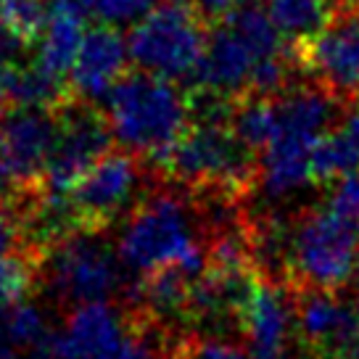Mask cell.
I'll list each match as a JSON object with an SVG mask.
<instances>
[{
  "instance_id": "cell-1",
  "label": "cell",
  "mask_w": 359,
  "mask_h": 359,
  "mask_svg": "<svg viewBox=\"0 0 359 359\" xmlns=\"http://www.w3.org/2000/svg\"><path fill=\"white\" fill-rule=\"evenodd\" d=\"M341 98L323 85H296L275 95V133L259 154V188L283 201L312 182V154L341 116Z\"/></svg>"
},
{
  "instance_id": "cell-2",
  "label": "cell",
  "mask_w": 359,
  "mask_h": 359,
  "mask_svg": "<svg viewBox=\"0 0 359 359\" xmlns=\"http://www.w3.org/2000/svg\"><path fill=\"white\" fill-rule=\"evenodd\" d=\"M188 196L177 191H154L127 214L116 243L119 259L137 278L169 264H180L193 278L209 267V241L201 238V222Z\"/></svg>"
},
{
  "instance_id": "cell-3",
  "label": "cell",
  "mask_w": 359,
  "mask_h": 359,
  "mask_svg": "<svg viewBox=\"0 0 359 359\" xmlns=\"http://www.w3.org/2000/svg\"><path fill=\"white\" fill-rule=\"evenodd\" d=\"M193 98L175 79L156 74H124L106 95V119L114 140L137 156L161 164L188 133Z\"/></svg>"
},
{
  "instance_id": "cell-4",
  "label": "cell",
  "mask_w": 359,
  "mask_h": 359,
  "mask_svg": "<svg viewBox=\"0 0 359 359\" xmlns=\"http://www.w3.org/2000/svg\"><path fill=\"white\" fill-rule=\"evenodd\" d=\"M285 37L269 11L254 3L236 6L209 29L206 53L198 67V90H209L227 101H241L251 93L254 72L269 58L288 56Z\"/></svg>"
},
{
  "instance_id": "cell-5",
  "label": "cell",
  "mask_w": 359,
  "mask_h": 359,
  "mask_svg": "<svg viewBox=\"0 0 359 359\" xmlns=\"http://www.w3.org/2000/svg\"><path fill=\"white\" fill-rule=\"evenodd\" d=\"M158 167L188 191L217 193L236 201L259 185V154L224 119L191 122L188 133Z\"/></svg>"
},
{
  "instance_id": "cell-6",
  "label": "cell",
  "mask_w": 359,
  "mask_h": 359,
  "mask_svg": "<svg viewBox=\"0 0 359 359\" xmlns=\"http://www.w3.org/2000/svg\"><path fill=\"white\" fill-rule=\"evenodd\" d=\"M359 236L325 203L304 212L285 233V283L291 288H344L357 269Z\"/></svg>"
},
{
  "instance_id": "cell-7",
  "label": "cell",
  "mask_w": 359,
  "mask_h": 359,
  "mask_svg": "<svg viewBox=\"0 0 359 359\" xmlns=\"http://www.w3.org/2000/svg\"><path fill=\"white\" fill-rule=\"evenodd\" d=\"M209 27L191 0H164L127 37L130 58L140 72L167 79H188L198 74L206 53Z\"/></svg>"
},
{
  "instance_id": "cell-8",
  "label": "cell",
  "mask_w": 359,
  "mask_h": 359,
  "mask_svg": "<svg viewBox=\"0 0 359 359\" xmlns=\"http://www.w3.org/2000/svg\"><path fill=\"white\" fill-rule=\"evenodd\" d=\"M119 251L103 238V230L77 227L50 243L40 275L58 302L79 306L111 302L124 285Z\"/></svg>"
},
{
  "instance_id": "cell-9",
  "label": "cell",
  "mask_w": 359,
  "mask_h": 359,
  "mask_svg": "<svg viewBox=\"0 0 359 359\" xmlns=\"http://www.w3.org/2000/svg\"><path fill=\"white\" fill-rule=\"evenodd\" d=\"M58 137L50 106H11L0 111V196L22 193L45 180Z\"/></svg>"
},
{
  "instance_id": "cell-10",
  "label": "cell",
  "mask_w": 359,
  "mask_h": 359,
  "mask_svg": "<svg viewBox=\"0 0 359 359\" xmlns=\"http://www.w3.org/2000/svg\"><path fill=\"white\" fill-rule=\"evenodd\" d=\"M146 196V167L140 156L130 151H109L69 193L79 227L103 233L111 222L133 212Z\"/></svg>"
},
{
  "instance_id": "cell-11",
  "label": "cell",
  "mask_w": 359,
  "mask_h": 359,
  "mask_svg": "<svg viewBox=\"0 0 359 359\" xmlns=\"http://www.w3.org/2000/svg\"><path fill=\"white\" fill-rule=\"evenodd\" d=\"M111 124L95 103L79 101L58 114V137L48 169L45 191L72 193V188L111 151Z\"/></svg>"
},
{
  "instance_id": "cell-12",
  "label": "cell",
  "mask_w": 359,
  "mask_h": 359,
  "mask_svg": "<svg viewBox=\"0 0 359 359\" xmlns=\"http://www.w3.org/2000/svg\"><path fill=\"white\" fill-rule=\"evenodd\" d=\"M299 67L341 101L359 98V11H338L323 32L296 45Z\"/></svg>"
},
{
  "instance_id": "cell-13",
  "label": "cell",
  "mask_w": 359,
  "mask_h": 359,
  "mask_svg": "<svg viewBox=\"0 0 359 359\" xmlns=\"http://www.w3.org/2000/svg\"><path fill=\"white\" fill-rule=\"evenodd\" d=\"M130 58V45L116 27L98 24L85 32L74 64L69 69V90L79 101L101 103L116 82L124 77Z\"/></svg>"
},
{
  "instance_id": "cell-14",
  "label": "cell",
  "mask_w": 359,
  "mask_h": 359,
  "mask_svg": "<svg viewBox=\"0 0 359 359\" xmlns=\"http://www.w3.org/2000/svg\"><path fill=\"white\" fill-rule=\"evenodd\" d=\"M238 327L251 346V354L283 351L296 330V293L288 283L259 275L238 314Z\"/></svg>"
},
{
  "instance_id": "cell-15",
  "label": "cell",
  "mask_w": 359,
  "mask_h": 359,
  "mask_svg": "<svg viewBox=\"0 0 359 359\" xmlns=\"http://www.w3.org/2000/svg\"><path fill=\"white\" fill-rule=\"evenodd\" d=\"M85 22L88 16L82 13L77 0H48L43 27L37 32L34 61L56 77H69V69L74 64V56L88 32Z\"/></svg>"
},
{
  "instance_id": "cell-16",
  "label": "cell",
  "mask_w": 359,
  "mask_h": 359,
  "mask_svg": "<svg viewBox=\"0 0 359 359\" xmlns=\"http://www.w3.org/2000/svg\"><path fill=\"white\" fill-rule=\"evenodd\" d=\"M359 169V106L341 111L312 154V182H336Z\"/></svg>"
},
{
  "instance_id": "cell-17",
  "label": "cell",
  "mask_w": 359,
  "mask_h": 359,
  "mask_svg": "<svg viewBox=\"0 0 359 359\" xmlns=\"http://www.w3.org/2000/svg\"><path fill=\"white\" fill-rule=\"evenodd\" d=\"M67 85L64 79L45 72L37 61L19 64L13 69L0 72V106H56L64 101Z\"/></svg>"
},
{
  "instance_id": "cell-18",
  "label": "cell",
  "mask_w": 359,
  "mask_h": 359,
  "mask_svg": "<svg viewBox=\"0 0 359 359\" xmlns=\"http://www.w3.org/2000/svg\"><path fill=\"white\" fill-rule=\"evenodd\" d=\"M50 336L45 312L32 302L0 306V359L29 357Z\"/></svg>"
},
{
  "instance_id": "cell-19",
  "label": "cell",
  "mask_w": 359,
  "mask_h": 359,
  "mask_svg": "<svg viewBox=\"0 0 359 359\" xmlns=\"http://www.w3.org/2000/svg\"><path fill=\"white\" fill-rule=\"evenodd\" d=\"M267 11L288 43L302 45L325 29L341 11V0H269Z\"/></svg>"
},
{
  "instance_id": "cell-20",
  "label": "cell",
  "mask_w": 359,
  "mask_h": 359,
  "mask_svg": "<svg viewBox=\"0 0 359 359\" xmlns=\"http://www.w3.org/2000/svg\"><path fill=\"white\" fill-rule=\"evenodd\" d=\"M82 13L106 27H135L158 6V0H77Z\"/></svg>"
},
{
  "instance_id": "cell-21",
  "label": "cell",
  "mask_w": 359,
  "mask_h": 359,
  "mask_svg": "<svg viewBox=\"0 0 359 359\" xmlns=\"http://www.w3.org/2000/svg\"><path fill=\"white\" fill-rule=\"evenodd\" d=\"M40 267L29 257L11 254L0 259V306H11L16 302H24L34 285Z\"/></svg>"
},
{
  "instance_id": "cell-22",
  "label": "cell",
  "mask_w": 359,
  "mask_h": 359,
  "mask_svg": "<svg viewBox=\"0 0 359 359\" xmlns=\"http://www.w3.org/2000/svg\"><path fill=\"white\" fill-rule=\"evenodd\" d=\"M325 206L359 236V169L336 180L333 191L327 193Z\"/></svg>"
},
{
  "instance_id": "cell-23",
  "label": "cell",
  "mask_w": 359,
  "mask_h": 359,
  "mask_svg": "<svg viewBox=\"0 0 359 359\" xmlns=\"http://www.w3.org/2000/svg\"><path fill=\"white\" fill-rule=\"evenodd\" d=\"M169 359H248L243 351L217 338H180Z\"/></svg>"
},
{
  "instance_id": "cell-24",
  "label": "cell",
  "mask_w": 359,
  "mask_h": 359,
  "mask_svg": "<svg viewBox=\"0 0 359 359\" xmlns=\"http://www.w3.org/2000/svg\"><path fill=\"white\" fill-rule=\"evenodd\" d=\"M45 6V0H0V19L32 37L43 27Z\"/></svg>"
},
{
  "instance_id": "cell-25",
  "label": "cell",
  "mask_w": 359,
  "mask_h": 359,
  "mask_svg": "<svg viewBox=\"0 0 359 359\" xmlns=\"http://www.w3.org/2000/svg\"><path fill=\"white\" fill-rule=\"evenodd\" d=\"M27 37H29V34H24L22 29H16L13 24L0 19V72L24 64V56H27Z\"/></svg>"
},
{
  "instance_id": "cell-26",
  "label": "cell",
  "mask_w": 359,
  "mask_h": 359,
  "mask_svg": "<svg viewBox=\"0 0 359 359\" xmlns=\"http://www.w3.org/2000/svg\"><path fill=\"white\" fill-rule=\"evenodd\" d=\"M22 238V227L16 214L8 209V203L0 201V259L16 254V243Z\"/></svg>"
},
{
  "instance_id": "cell-27",
  "label": "cell",
  "mask_w": 359,
  "mask_h": 359,
  "mask_svg": "<svg viewBox=\"0 0 359 359\" xmlns=\"http://www.w3.org/2000/svg\"><path fill=\"white\" fill-rule=\"evenodd\" d=\"M193 6L206 16V19H219L230 8H236L238 0H191Z\"/></svg>"
},
{
  "instance_id": "cell-28",
  "label": "cell",
  "mask_w": 359,
  "mask_h": 359,
  "mask_svg": "<svg viewBox=\"0 0 359 359\" xmlns=\"http://www.w3.org/2000/svg\"><path fill=\"white\" fill-rule=\"evenodd\" d=\"M248 359H291V357L283 354V351H269V354H251Z\"/></svg>"
},
{
  "instance_id": "cell-29",
  "label": "cell",
  "mask_w": 359,
  "mask_h": 359,
  "mask_svg": "<svg viewBox=\"0 0 359 359\" xmlns=\"http://www.w3.org/2000/svg\"><path fill=\"white\" fill-rule=\"evenodd\" d=\"M346 8H357V11H359V0H348Z\"/></svg>"
},
{
  "instance_id": "cell-30",
  "label": "cell",
  "mask_w": 359,
  "mask_h": 359,
  "mask_svg": "<svg viewBox=\"0 0 359 359\" xmlns=\"http://www.w3.org/2000/svg\"><path fill=\"white\" fill-rule=\"evenodd\" d=\"M354 280H357V285H359V259H357V269H354Z\"/></svg>"
},
{
  "instance_id": "cell-31",
  "label": "cell",
  "mask_w": 359,
  "mask_h": 359,
  "mask_svg": "<svg viewBox=\"0 0 359 359\" xmlns=\"http://www.w3.org/2000/svg\"><path fill=\"white\" fill-rule=\"evenodd\" d=\"M248 3H259V0H248Z\"/></svg>"
}]
</instances>
